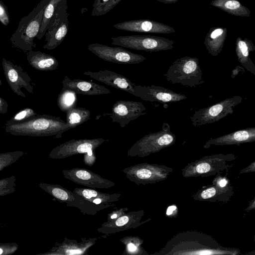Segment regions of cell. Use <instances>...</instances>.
Here are the masks:
<instances>
[{
	"mask_svg": "<svg viewBox=\"0 0 255 255\" xmlns=\"http://www.w3.org/2000/svg\"><path fill=\"white\" fill-rule=\"evenodd\" d=\"M120 241L125 246L123 255H148L149 254L143 248V240L138 236H128Z\"/></svg>",
	"mask_w": 255,
	"mask_h": 255,
	"instance_id": "31",
	"label": "cell"
},
{
	"mask_svg": "<svg viewBox=\"0 0 255 255\" xmlns=\"http://www.w3.org/2000/svg\"><path fill=\"white\" fill-rule=\"evenodd\" d=\"M166 4H173L177 2L179 0H156Z\"/></svg>",
	"mask_w": 255,
	"mask_h": 255,
	"instance_id": "44",
	"label": "cell"
},
{
	"mask_svg": "<svg viewBox=\"0 0 255 255\" xmlns=\"http://www.w3.org/2000/svg\"><path fill=\"white\" fill-rule=\"evenodd\" d=\"M38 185L55 199L62 203H65L68 207H73L78 200V195L58 184L40 182Z\"/></svg>",
	"mask_w": 255,
	"mask_h": 255,
	"instance_id": "26",
	"label": "cell"
},
{
	"mask_svg": "<svg viewBox=\"0 0 255 255\" xmlns=\"http://www.w3.org/2000/svg\"><path fill=\"white\" fill-rule=\"evenodd\" d=\"M112 45L148 52L171 50L174 41L154 35H131L111 38Z\"/></svg>",
	"mask_w": 255,
	"mask_h": 255,
	"instance_id": "7",
	"label": "cell"
},
{
	"mask_svg": "<svg viewBox=\"0 0 255 255\" xmlns=\"http://www.w3.org/2000/svg\"><path fill=\"white\" fill-rule=\"evenodd\" d=\"M255 141V128L250 127L216 138H211L203 145L207 149L212 145H240Z\"/></svg>",
	"mask_w": 255,
	"mask_h": 255,
	"instance_id": "21",
	"label": "cell"
},
{
	"mask_svg": "<svg viewBox=\"0 0 255 255\" xmlns=\"http://www.w3.org/2000/svg\"><path fill=\"white\" fill-rule=\"evenodd\" d=\"M69 129L66 122L61 118L47 114H38L23 122L4 126L5 131L12 135L33 137L60 138Z\"/></svg>",
	"mask_w": 255,
	"mask_h": 255,
	"instance_id": "2",
	"label": "cell"
},
{
	"mask_svg": "<svg viewBox=\"0 0 255 255\" xmlns=\"http://www.w3.org/2000/svg\"><path fill=\"white\" fill-rule=\"evenodd\" d=\"M226 27H212L207 32L204 44L208 52L213 56H217L222 51L227 37Z\"/></svg>",
	"mask_w": 255,
	"mask_h": 255,
	"instance_id": "25",
	"label": "cell"
},
{
	"mask_svg": "<svg viewBox=\"0 0 255 255\" xmlns=\"http://www.w3.org/2000/svg\"><path fill=\"white\" fill-rule=\"evenodd\" d=\"M210 4L234 16H251L250 10L238 0H213Z\"/></svg>",
	"mask_w": 255,
	"mask_h": 255,
	"instance_id": "29",
	"label": "cell"
},
{
	"mask_svg": "<svg viewBox=\"0 0 255 255\" xmlns=\"http://www.w3.org/2000/svg\"><path fill=\"white\" fill-rule=\"evenodd\" d=\"M106 140L102 138L73 139L53 148L48 156L51 159H60L86 153L91 155L93 151Z\"/></svg>",
	"mask_w": 255,
	"mask_h": 255,
	"instance_id": "12",
	"label": "cell"
},
{
	"mask_svg": "<svg viewBox=\"0 0 255 255\" xmlns=\"http://www.w3.org/2000/svg\"><path fill=\"white\" fill-rule=\"evenodd\" d=\"M122 171L131 182L137 185H146L166 180L173 169L157 163H141L126 167Z\"/></svg>",
	"mask_w": 255,
	"mask_h": 255,
	"instance_id": "8",
	"label": "cell"
},
{
	"mask_svg": "<svg viewBox=\"0 0 255 255\" xmlns=\"http://www.w3.org/2000/svg\"><path fill=\"white\" fill-rule=\"evenodd\" d=\"M122 0H95L92 5L91 15H103L114 8Z\"/></svg>",
	"mask_w": 255,
	"mask_h": 255,
	"instance_id": "34",
	"label": "cell"
},
{
	"mask_svg": "<svg viewBox=\"0 0 255 255\" xmlns=\"http://www.w3.org/2000/svg\"><path fill=\"white\" fill-rule=\"evenodd\" d=\"M243 98L240 96H235L227 98L214 105L200 109L190 117L193 126H202L217 122L229 115H232L235 108L242 103Z\"/></svg>",
	"mask_w": 255,
	"mask_h": 255,
	"instance_id": "9",
	"label": "cell"
},
{
	"mask_svg": "<svg viewBox=\"0 0 255 255\" xmlns=\"http://www.w3.org/2000/svg\"><path fill=\"white\" fill-rule=\"evenodd\" d=\"M128 210V208L127 207L116 208L114 210L108 214L107 221H110L119 217L126 213V211Z\"/></svg>",
	"mask_w": 255,
	"mask_h": 255,
	"instance_id": "40",
	"label": "cell"
},
{
	"mask_svg": "<svg viewBox=\"0 0 255 255\" xmlns=\"http://www.w3.org/2000/svg\"><path fill=\"white\" fill-rule=\"evenodd\" d=\"M27 60L32 67L39 71H53L59 66V62L55 57L38 51L28 52Z\"/></svg>",
	"mask_w": 255,
	"mask_h": 255,
	"instance_id": "27",
	"label": "cell"
},
{
	"mask_svg": "<svg viewBox=\"0 0 255 255\" xmlns=\"http://www.w3.org/2000/svg\"><path fill=\"white\" fill-rule=\"evenodd\" d=\"M233 153H219L204 156L195 161L189 163L182 169V175L185 178L209 177L228 172L234 164L232 162L237 158Z\"/></svg>",
	"mask_w": 255,
	"mask_h": 255,
	"instance_id": "4",
	"label": "cell"
},
{
	"mask_svg": "<svg viewBox=\"0 0 255 255\" xmlns=\"http://www.w3.org/2000/svg\"><path fill=\"white\" fill-rule=\"evenodd\" d=\"M83 74L117 89L132 95L133 94L134 86L135 84L127 77L119 73L108 70H103L98 72L87 71L84 72Z\"/></svg>",
	"mask_w": 255,
	"mask_h": 255,
	"instance_id": "22",
	"label": "cell"
},
{
	"mask_svg": "<svg viewBox=\"0 0 255 255\" xmlns=\"http://www.w3.org/2000/svg\"><path fill=\"white\" fill-rule=\"evenodd\" d=\"M73 192L96 205H110L115 207L116 203L122 199L119 193H105L92 189L76 188Z\"/></svg>",
	"mask_w": 255,
	"mask_h": 255,
	"instance_id": "24",
	"label": "cell"
},
{
	"mask_svg": "<svg viewBox=\"0 0 255 255\" xmlns=\"http://www.w3.org/2000/svg\"><path fill=\"white\" fill-rule=\"evenodd\" d=\"M8 103L0 97V114H5L8 112Z\"/></svg>",
	"mask_w": 255,
	"mask_h": 255,
	"instance_id": "41",
	"label": "cell"
},
{
	"mask_svg": "<svg viewBox=\"0 0 255 255\" xmlns=\"http://www.w3.org/2000/svg\"><path fill=\"white\" fill-rule=\"evenodd\" d=\"M62 173L65 178L90 188H109L116 185L114 182L84 168L63 170Z\"/></svg>",
	"mask_w": 255,
	"mask_h": 255,
	"instance_id": "16",
	"label": "cell"
},
{
	"mask_svg": "<svg viewBox=\"0 0 255 255\" xmlns=\"http://www.w3.org/2000/svg\"><path fill=\"white\" fill-rule=\"evenodd\" d=\"M97 238H83L80 242L76 240L64 238L61 243H58L49 251L38 255H88V252L96 243Z\"/></svg>",
	"mask_w": 255,
	"mask_h": 255,
	"instance_id": "19",
	"label": "cell"
},
{
	"mask_svg": "<svg viewBox=\"0 0 255 255\" xmlns=\"http://www.w3.org/2000/svg\"><path fill=\"white\" fill-rule=\"evenodd\" d=\"M62 84L63 88L70 89L82 95L93 96L111 93L109 89L94 82L80 79H71L67 76H65Z\"/></svg>",
	"mask_w": 255,
	"mask_h": 255,
	"instance_id": "23",
	"label": "cell"
},
{
	"mask_svg": "<svg viewBox=\"0 0 255 255\" xmlns=\"http://www.w3.org/2000/svg\"><path fill=\"white\" fill-rule=\"evenodd\" d=\"M235 52L239 62L248 71L255 75V65L249 56L250 52L255 50L253 41L247 38L238 37L236 41Z\"/></svg>",
	"mask_w": 255,
	"mask_h": 255,
	"instance_id": "28",
	"label": "cell"
},
{
	"mask_svg": "<svg viewBox=\"0 0 255 255\" xmlns=\"http://www.w3.org/2000/svg\"><path fill=\"white\" fill-rule=\"evenodd\" d=\"M62 0H49L46 6L41 23L40 28L36 38L40 40L46 33L48 23L53 16L58 3Z\"/></svg>",
	"mask_w": 255,
	"mask_h": 255,
	"instance_id": "33",
	"label": "cell"
},
{
	"mask_svg": "<svg viewBox=\"0 0 255 255\" xmlns=\"http://www.w3.org/2000/svg\"><path fill=\"white\" fill-rule=\"evenodd\" d=\"M18 245L14 242L0 243V255H10L15 253Z\"/></svg>",
	"mask_w": 255,
	"mask_h": 255,
	"instance_id": "38",
	"label": "cell"
},
{
	"mask_svg": "<svg viewBox=\"0 0 255 255\" xmlns=\"http://www.w3.org/2000/svg\"><path fill=\"white\" fill-rule=\"evenodd\" d=\"M0 22L5 26H7L9 23V16L7 7L1 0H0Z\"/></svg>",
	"mask_w": 255,
	"mask_h": 255,
	"instance_id": "39",
	"label": "cell"
},
{
	"mask_svg": "<svg viewBox=\"0 0 255 255\" xmlns=\"http://www.w3.org/2000/svg\"><path fill=\"white\" fill-rule=\"evenodd\" d=\"M66 123L71 129L89 120L91 112L86 108L75 107L66 112Z\"/></svg>",
	"mask_w": 255,
	"mask_h": 255,
	"instance_id": "30",
	"label": "cell"
},
{
	"mask_svg": "<svg viewBox=\"0 0 255 255\" xmlns=\"http://www.w3.org/2000/svg\"><path fill=\"white\" fill-rule=\"evenodd\" d=\"M37 115L38 114L32 109L25 108L17 113L8 120L5 124V126H8L23 122Z\"/></svg>",
	"mask_w": 255,
	"mask_h": 255,
	"instance_id": "36",
	"label": "cell"
},
{
	"mask_svg": "<svg viewBox=\"0 0 255 255\" xmlns=\"http://www.w3.org/2000/svg\"><path fill=\"white\" fill-rule=\"evenodd\" d=\"M255 208V199L254 198L249 203L247 207L244 210L248 212L254 210Z\"/></svg>",
	"mask_w": 255,
	"mask_h": 255,
	"instance_id": "43",
	"label": "cell"
},
{
	"mask_svg": "<svg viewBox=\"0 0 255 255\" xmlns=\"http://www.w3.org/2000/svg\"><path fill=\"white\" fill-rule=\"evenodd\" d=\"M16 178L12 175L0 179V196H6L16 190Z\"/></svg>",
	"mask_w": 255,
	"mask_h": 255,
	"instance_id": "37",
	"label": "cell"
},
{
	"mask_svg": "<svg viewBox=\"0 0 255 255\" xmlns=\"http://www.w3.org/2000/svg\"><path fill=\"white\" fill-rule=\"evenodd\" d=\"M142 210L131 211L125 213L118 218L107 221L97 229L99 233L107 236L123 232L130 229H134L150 221L151 219L141 221L144 215Z\"/></svg>",
	"mask_w": 255,
	"mask_h": 255,
	"instance_id": "15",
	"label": "cell"
},
{
	"mask_svg": "<svg viewBox=\"0 0 255 255\" xmlns=\"http://www.w3.org/2000/svg\"><path fill=\"white\" fill-rule=\"evenodd\" d=\"M145 107L141 102L132 101L119 100L117 101L112 109V113L108 114L113 123L124 128L131 121L144 115Z\"/></svg>",
	"mask_w": 255,
	"mask_h": 255,
	"instance_id": "18",
	"label": "cell"
},
{
	"mask_svg": "<svg viewBox=\"0 0 255 255\" xmlns=\"http://www.w3.org/2000/svg\"><path fill=\"white\" fill-rule=\"evenodd\" d=\"M241 254L236 248L221 246L211 236L197 231H187L173 236L154 255H229Z\"/></svg>",
	"mask_w": 255,
	"mask_h": 255,
	"instance_id": "1",
	"label": "cell"
},
{
	"mask_svg": "<svg viewBox=\"0 0 255 255\" xmlns=\"http://www.w3.org/2000/svg\"><path fill=\"white\" fill-rule=\"evenodd\" d=\"M176 136L172 132L167 123H164L161 129L150 132L136 141L128 150L129 157H145L172 145Z\"/></svg>",
	"mask_w": 255,
	"mask_h": 255,
	"instance_id": "6",
	"label": "cell"
},
{
	"mask_svg": "<svg viewBox=\"0 0 255 255\" xmlns=\"http://www.w3.org/2000/svg\"><path fill=\"white\" fill-rule=\"evenodd\" d=\"M88 49L99 58L118 64H135L146 59L145 57L121 46L111 47L100 43H92L88 45Z\"/></svg>",
	"mask_w": 255,
	"mask_h": 255,
	"instance_id": "13",
	"label": "cell"
},
{
	"mask_svg": "<svg viewBox=\"0 0 255 255\" xmlns=\"http://www.w3.org/2000/svg\"><path fill=\"white\" fill-rule=\"evenodd\" d=\"M49 0H41L32 10L21 18L10 40L15 47L29 52L36 47L34 39L38 33L44 9Z\"/></svg>",
	"mask_w": 255,
	"mask_h": 255,
	"instance_id": "3",
	"label": "cell"
},
{
	"mask_svg": "<svg viewBox=\"0 0 255 255\" xmlns=\"http://www.w3.org/2000/svg\"><path fill=\"white\" fill-rule=\"evenodd\" d=\"M212 184L202 187L192 198L196 201L225 204L234 194V188L226 176L216 175Z\"/></svg>",
	"mask_w": 255,
	"mask_h": 255,
	"instance_id": "11",
	"label": "cell"
},
{
	"mask_svg": "<svg viewBox=\"0 0 255 255\" xmlns=\"http://www.w3.org/2000/svg\"><path fill=\"white\" fill-rule=\"evenodd\" d=\"M133 95L143 101L162 103L178 102L187 98L185 95L181 93H176L164 87L153 85H135Z\"/></svg>",
	"mask_w": 255,
	"mask_h": 255,
	"instance_id": "17",
	"label": "cell"
},
{
	"mask_svg": "<svg viewBox=\"0 0 255 255\" xmlns=\"http://www.w3.org/2000/svg\"><path fill=\"white\" fill-rule=\"evenodd\" d=\"M58 96L57 106L59 109L66 112L76 107L77 102V93L74 91L62 88Z\"/></svg>",
	"mask_w": 255,
	"mask_h": 255,
	"instance_id": "32",
	"label": "cell"
},
{
	"mask_svg": "<svg viewBox=\"0 0 255 255\" xmlns=\"http://www.w3.org/2000/svg\"><path fill=\"white\" fill-rule=\"evenodd\" d=\"M1 84H2V83H1V81L0 78V87L1 86Z\"/></svg>",
	"mask_w": 255,
	"mask_h": 255,
	"instance_id": "45",
	"label": "cell"
},
{
	"mask_svg": "<svg viewBox=\"0 0 255 255\" xmlns=\"http://www.w3.org/2000/svg\"><path fill=\"white\" fill-rule=\"evenodd\" d=\"M67 8V0H62L58 3L44 35L46 42L43 45L44 49H54L65 39L69 26Z\"/></svg>",
	"mask_w": 255,
	"mask_h": 255,
	"instance_id": "10",
	"label": "cell"
},
{
	"mask_svg": "<svg viewBox=\"0 0 255 255\" xmlns=\"http://www.w3.org/2000/svg\"><path fill=\"white\" fill-rule=\"evenodd\" d=\"M118 29L130 32L169 34L176 32L172 27L149 19H134L115 24Z\"/></svg>",
	"mask_w": 255,
	"mask_h": 255,
	"instance_id": "20",
	"label": "cell"
},
{
	"mask_svg": "<svg viewBox=\"0 0 255 255\" xmlns=\"http://www.w3.org/2000/svg\"><path fill=\"white\" fill-rule=\"evenodd\" d=\"M24 154L21 150L0 153V171L12 165Z\"/></svg>",
	"mask_w": 255,
	"mask_h": 255,
	"instance_id": "35",
	"label": "cell"
},
{
	"mask_svg": "<svg viewBox=\"0 0 255 255\" xmlns=\"http://www.w3.org/2000/svg\"><path fill=\"white\" fill-rule=\"evenodd\" d=\"M255 171V162L253 161L247 167L245 168L241 169L240 171V174L246 173L249 172H254Z\"/></svg>",
	"mask_w": 255,
	"mask_h": 255,
	"instance_id": "42",
	"label": "cell"
},
{
	"mask_svg": "<svg viewBox=\"0 0 255 255\" xmlns=\"http://www.w3.org/2000/svg\"><path fill=\"white\" fill-rule=\"evenodd\" d=\"M167 81L172 84L195 87L204 83L203 72L198 58L184 56L177 59L164 74Z\"/></svg>",
	"mask_w": 255,
	"mask_h": 255,
	"instance_id": "5",
	"label": "cell"
},
{
	"mask_svg": "<svg viewBox=\"0 0 255 255\" xmlns=\"http://www.w3.org/2000/svg\"><path fill=\"white\" fill-rule=\"evenodd\" d=\"M2 66L6 81L15 94L25 98L26 95L21 90L22 88L30 94H33L31 79L20 66L14 64L4 58L2 60Z\"/></svg>",
	"mask_w": 255,
	"mask_h": 255,
	"instance_id": "14",
	"label": "cell"
}]
</instances>
